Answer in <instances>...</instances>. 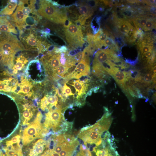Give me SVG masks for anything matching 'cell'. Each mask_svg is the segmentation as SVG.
<instances>
[{
  "label": "cell",
  "mask_w": 156,
  "mask_h": 156,
  "mask_svg": "<svg viewBox=\"0 0 156 156\" xmlns=\"http://www.w3.org/2000/svg\"><path fill=\"white\" fill-rule=\"evenodd\" d=\"M33 28L19 30L20 42L24 49L37 51L41 53L44 49L43 44Z\"/></svg>",
  "instance_id": "obj_3"
},
{
  "label": "cell",
  "mask_w": 156,
  "mask_h": 156,
  "mask_svg": "<svg viewBox=\"0 0 156 156\" xmlns=\"http://www.w3.org/2000/svg\"><path fill=\"white\" fill-rule=\"evenodd\" d=\"M78 11L80 16L77 22L82 25L84 24L86 19L92 15L93 10L88 5L83 4L79 7Z\"/></svg>",
  "instance_id": "obj_14"
},
{
  "label": "cell",
  "mask_w": 156,
  "mask_h": 156,
  "mask_svg": "<svg viewBox=\"0 0 156 156\" xmlns=\"http://www.w3.org/2000/svg\"><path fill=\"white\" fill-rule=\"evenodd\" d=\"M68 70V68L65 66L60 65L53 72L52 75L53 76L55 74L62 77H66Z\"/></svg>",
  "instance_id": "obj_24"
},
{
  "label": "cell",
  "mask_w": 156,
  "mask_h": 156,
  "mask_svg": "<svg viewBox=\"0 0 156 156\" xmlns=\"http://www.w3.org/2000/svg\"><path fill=\"white\" fill-rule=\"evenodd\" d=\"M115 55L113 51L111 50L105 49L99 50L95 54L93 64L105 62L112 59Z\"/></svg>",
  "instance_id": "obj_11"
},
{
  "label": "cell",
  "mask_w": 156,
  "mask_h": 156,
  "mask_svg": "<svg viewBox=\"0 0 156 156\" xmlns=\"http://www.w3.org/2000/svg\"><path fill=\"white\" fill-rule=\"evenodd\" d=\"M148 19L146 18H137L135 20V24L142 28H144L146 23Z\"/></svg>",
  "instance_id": "obj_28"
},
{
  "label": "cell",
  "mask_w": 156,
  "mask_h": 156,
  "mask_svg": "<svg viewBox=\"0 0 156 156\" xmlns=\"http://www.w3.org/2000/svg\"><path fill=\"white\" fill-rule=\"evenodd\" d=\"M90 69L89 57L82 56L81 60L74 70L66 77V79L68 80L73 78L78 79L83 76L87 75L90 73Z\"/></svg>",
  "instance_id": "obj_8"
},
{
  "label": "cell",
  "mask_w": 156,
  "mask_h": 156,
  "mask_svg": "<svg viewBox=\"0 0 156 156\" xmlns=\"http://www.w3.org/2000/svg\"><path fill=\"white\" fill-rule=\"evenodd\" d=\"M46 116L44 123L45 127L55 129L60 126L62 118L61 109H56L50 111Z\"/></svg>",
  "instance_id": "obj_9"
},
{
  "label": "cell",
  "mask_w": 156,
  "mask_h": 156,
  "mask_svg": "<svg viewBox=\"0 0 156 156\" xmlns=\"http://www.w3.org/2000/svg\"><path fill=\"white\" fill-rule=\"evenodd\" d=\"M25 72L27 77L35 83L41 82L44 75L43 68L38 60H33L29 62Z\"/></svg>",
  "instance_id": "obj_7"
},
{
  "label": "cell",
  "mask_w": 156,
  "mask_h": 156,
  "mask_svg": "<svg viewBox=\"0 0 156 156\" xmlns=\"http://www.w3.org/2000/svg\"><path fill=\"white\" fill-rule=\"evenodd\" d=\"M114 42L113 40L111 38L108 37L105 41L103 46L105 47L111 46L114 45Z\"/></svg>",
  "instance_id": "obj_34"
},
{
  "label": "cell",
  "mask_w": 156,
  "mask_h": 156,
  "mask_svg": "<svg viewBox=\"0 0 156 156\" xmlns=\"http://www.w3.org/2000/svg\"><path fill=\"white\" fill-rule=\"evenodd\" d=\"M118 26L120 32L125 35L129 34L133 29L129 22L126 20H119L118 22Z\"/></svg>",
  "instance_id": "obj_20"
},
{
  "label": "cell",
  "mask_w": 156,
  "mask_h": 156,
  "mask_svg": "<svg viewBox=\"0 0 156 156\" xmlns=\"http://www.w3.org/2000/svg\"><path fill=\"white\" fill-rule=\"evenodd\" d=\"M47 96H45L41 100L40 103L41 108L43 110H44L47 107Z\"/></svg>",
  "instance_id": "obj_32"
},
{
  "label": "cell",
  "mask_w": 156,
  "mask_h": 156,
  "mask_svg": "<svg viewBox=\"0 0 156 156\" xmlns=\"http://www.w3.org/2000/svg\"><path fill=\"white\" fill-rule=\"evenodd\" d=\"M103 143L102 148H98L95 147L93 148V151L95 152L97 156H119L117 152L111 145V141L107 146L105 145V143L103 142Z\"/></svg>",
  "instance_id": "obj_12"
},
{
  "label": "cell",
  "mask_w": 156,
  "mask_h": 156,
  "mask_svg": "<svg viewBox=\"0 0 156 156\" xmlns=\"http://www.w3.org/2000/svg\"><path fill=\"white\" fill-rule=\"evenodd\" d=\"M108 34L105 31L100 29L93 37V40L96 47L99 48L103 46L105 41L108 37Z\"/></svg>",
  "instance_id": "obj_16"
},
{
  "label": "cell",
  "mask_w": 156,
  "mask_h": 156,
  "mask_svg": "<svg viewBox=\"0 0 156 156\" xmlns=\"http://www.w3.org/2000/svg\"><path fill=\"white\" fill-rule=\"evenodd\" d=\"M47 106L50 104H51L50 106H57V104L58 99L56 95V94L54 96L51 95L48 96H47Z\"/></svg>",
  "instance_id": "obj_25"
},
{
  "label": "cell",
  "mask_w": 156,
  "mask_h": 156,
  "mask_svg": "<svg viewBox=\"0 0 156 156\" xmlns=\"http://www.w3.org/2000/svg\"><path fill=\"white\" fill-rule=\"evenodd\" d=\"M15 61V64L13 68V73L14 74H16L18 71L21 70L23 68L28 62L27 58L22 54L18 56Z\"/></svg>",
  "instance_id": "obj_18"
},
{
  "label": "cell",
  "mask_w": 156,
  "mask_h": 156,
  "mask_svg": "<svg viewBox=\"0 0 156 156\" xmlns=\"http://www.w3.org/2000/svg\"><path fill=\"white\" fill-rule=\"evenodd\" d=\"M12 23L19 30L23 29L25 25V19L23 12V5L21 0L19 1L18 7L14 13L10 17Z\"/></svg>",
  "instance_id": "obj_10"
},
{
  "label": "cell",
  "mask_w": 156,
  "mask_h": 156,
  "mask_svg": "<svg viewBox=\"0 0 156 156\" xmlns=\"http://www.w3.org/2000/svg\"><path fill=\"white\" fill-rule=\"evenodd\" d=\"M42 117L41 112H38L36 120L25 129L23 137V142L24 145L30 143L40 136L38 132L41 129L40 121Z\"/></svg>",
  "instance_id": "obj_5"
},
{
  "label": "cell",
  "mask_w": 156,
  "mask_h": 156,
  "mask_svg": "<svg viewBox=\"0 0 156 156\" xmlns=\"http://www.w3.org/2000/svg\"><path fill=\"white\" fill-rule=\"evenodd\" d=\"M13 156H22V153L21 149L16 151Z\"/></svg>",
  "instance_id": "obj_37"
},
{
  "label": "cell",
  "mask_w": 156,
  "mask_h": 156,
  "mask_svg": "<svg viewBox=\"0 0 156 156\" xmlns=\"http://www.w3.org/2000/svg\"><path fill=\"white\" fill-rule=\"evenodd\" d=\"M98 124L96 123L87 129L81 131L78 136L86 146L88 144H94L96 146L102 143V135L103 132Z\"/></svg>",
  "instance_id": "obj_4"
},
{
  "label": "cell",
  "mask_w": 156,
  "mask_h": 156,
  "mask_svg": "<svg viewBox=\"0 0 156 156\" xmlns=\"http://www.w3.org/2000/svg\"><path fill=\"white\" fill-rule=\"evenodd\" d=\"M65 33L66 40L70 45L76 47L82 46L84 41L80 27L71 24L68 27L65 28Z\"/></svg>",
  "instance_id": "obj_6"
},
{
  "label": "cell",
  "mask_w": 156,
  "mask_h": 156,
  "mask_svg": "<svg viewBox=\"0 0 156 156\" xmlns=\"http://www.w3.org/2000/svg\"><path fill=\"white\" fill-rule=\"evenodd\" d=\"M128 73L119 70L116 72L113 77L116 82L124 89L125 83L127 78Z\"/></svg>",
  "instance_id": "obj_21"
},
{
  "label": "cell",
  "mask_w": 156,
  "mask_h": 156,
  "mask_svg": "<svg viewBox=\"0 0 156 156\" xmlns=\"http://www.w3.org/2000/svg\"><path fill=\"white\" fill-rule=\"evenodd\" d=\"M80 151L76 155V156H87L86 149L83 147L82 145L80 147Z\"/></svg>",
  "instance_id": "obj_35"
},
{
  "label": "cell",
  "mask_w": 156,
  "mask_h": 156,
  "mask_svg": "<svg viewBox=\"0 0 156 156\" xmlns=\"http://www.w3.org/2000/svg\"><path fill=\"white\" fill-rule=\"evenodd\" d=\"M9 18L7 16H0V32H5L17 34L18 32Z\"/></svg>",
  "instance_id": "obj_13"
},
{
  "label": "cell",
  "mask_w": 156,
  "mask_h": 156,
  "mask_svg": "<svg viewBox=\"0 0 156 156\" xmlns=\"http://www.w3.org/2000/svg\"><path fill=\"white\" fill-rule=\"evenodd\" d=\"M20 84L21 85V88L19 93L20 94H27L30 92L33 87L31 83L27 79Z\"/></svg>",
  "instance_id": "obj_23"
},
{
  "label": "cell",
  "mask_w": 156,
  "mask_h": 156,
  "mask_svg": "<svg viewBox=\"0 0 156 156\" xmlns=\"http://www.w3.org/2000/svg\"><path fill=\"white\" fill-rule=\"evenodd\" d=\"M154 24V22L153 20L148 19L146 25L143 29L145 31L149 30L153 28Z\"/></svg>",
  "instance_id": "obj_31"
},
{
  "label": "cell",
  "mask_w": 156,
  "mask_h": 156,
  "mask_svg": "<svg viewBox=\"0 0 156 156\" xmlns=\"http://www.w3.org/2000/svg\"><path fill=\"white\" fill-rule=\"evenodd\" d=\"M154 54V53H153V51L151 50L143 55V57L145 59L148 60V61L149 62L151 60L152 57Z\"/></svg>",
  "instance_id": "obj_33"
},
{
  "label": "cell",
  "mask_w": 156,
  "mask_h": 156,
  "mask_svg": "<svg viewBox=\"0 0 156 156\" xmlns=\"http://www.w3.org/2000/svg\"><path fill=\"white\" fill-rule=\"evenodd\" d=\"M155 78V77H153V73H148L144 75L143 81L145 84L148 85Z\"/></svg>",
  "instance_id": "obj_26"
},
{
  "label": "cell",
  "mask_w": 156,
  "mask_h": 156,
  "mask_svg": "<svg viewBox=\"0 0 156 156\" xmlns=\"http://www.w3.org/2000/svg\"><path fill=\"white\" fill-rule=\"evenodd\" d=\"M23 113V116L25 120L28 121L31 118L33 114L32 112L29 109H27V108L25 107Z\"/></svg>",
  "instance_id": "obj_30"
},
{
  "label": "cell",
  "mask_w": 156,
  "mask_h": 156,
  "mask_svg": "<svg viewBox=\"0 0 156 156\" xmlns=\"http://www.w3.org/2000/svg\"><path fill=\"white\" fill-rule=\"evenodd\" d=\"M138 97L140 98H143V95L140 94L138 95Z\"/></svg>",
  "instance_id": "obj_39"
},
{
  "label": "cell",
  "mask_w": 156,
  "mask_h": 156,
  "mask_svg": "<svg viewBox=\"0 0 156 156\" xmlns=\"http://www.w3.org/2000/svg\"><path fill=\"white\" fill-rule=\"evenodd\" d=\"M62 92L63 95L66 97L68 95L70 96L74 95L70 88L65 83H64V87L62 89Z\"/></svg>",
  "instance_id": "obj_27"
},
{
  "label": "cell",
  "mask_w": 156,
  "mask_h": 156,
  "mask_svg": "<svg viewBox=\"0 0 156 156\" xmlns=\"http://www.w3.org/2000/svg\"><path fill=\"white\" fill-rule=\"evenodd\" d=\"M152 47L150 45L146 44L145 43H142L140 47L142 54L143 55L145 53L152 50Z\"/></svg>",
  "instance_id": "obj_29"
},
{
  "label": "cell",
  "mask_w": 156,
  "mask_h": 156,
  "mask_svg": "<svg viewBox=\"0 0 156 156\" xmlns=\"http://www.w3.org/2000/svg\"><path fill=\"white\" fill-rule=\"evenodd\" d=\"M24 49L16 36L11 33L0 32V52L3 55L5 65L12 67L15 54Z\"/></svg>",
  "instance_id": "obj_1"
},
{
  "label": "cell",
  "mask_w": 156,
  "mask_h": 156,
  "mask_svg": "<svg viewBox=\"0 0 156 156\" xmlns=\"http://www.w3.org/2000/svg\"><path fill=\"white\" fill-rule=\"evenodd\" d=\"M38 12L50 21L56 23H64L67 17L53 5L49 1L40 0L39 3Z\"/></svg>",
  "instance_id": "obj_2"
},
{
  "label": "cell",
  "mask_w": 156,
  "mask_h": 156,
  "mask_svg": "<svg viewBox=\"0 0 156 156\" xmlns=\"http://www.w3.org/2000/svg\"><path fill=\"white\" fill-rule=\"evenodd\" d=\"M12 78L0 81V91L9 92H11L13 87L11 83Z\"/></svg>",
  "instance_id": "obj_22"
},
{
  "label": "cell",
  "mask_w": 156,
  "mask_h": 156,
  "mask_svg": "<svg viewBox=\"0 0 156 156\" xmlns=\"http://www.w3.org/2000/svg\"><path fill=\"white\" fill-rule=\"evenodd\" d=\"M93 90V88L91 89L87 93V95H86V97L87 96H90L92 94Z\"/></svg>",
  "instance_id": "obj_38"
},
{
  "label": "cell",
  "mask_w": 156,
  "mask_h": 156,
  "mask_svg": "<svg viewBox=\"0 0 156 156\" xmlns=\"http://www.w3.org/2000/svg\"><path fill=\"white\" fill-rule=\"evenodd\" d=\"M21 136L18 135L13 137L11 139V142L12 144L17 143L19 144L20 142V138Z\"/></svg>",
  "instance_id": "obj_36"
},
{
  "label": "cell",
  "mask_w": 156,
  "mask_h": 156,
  "mask_svg": "<svg viewBox=\"0 0 156 156\" xmlns=\"http://www.w3.org/2000/svg\"><path fill=\"white\" fill-rule=\"evenodd\" d=\"M46 145L45 142L42 139L38 140L33 146L30 153V156H38L44 151Z\"/></svg>",
  "instance_id": "obj_17"
},
{
  "label": "cell",
  "mask_w": 156,
  "mask_h": 156,
  "mask_svg": "<svg viewBox=\"0 0 156 156\" xmlns=\"http://www.w3.org/2000/svg\"><path fill=\"white\" fill-rule=\"evenodd\" d=\"M68 83L74 87L76 94L80 96L85 94L88 86V84L85 85L82 81L79 80L72 81Z\"/></svg>",
  "instance_id": "obj_15"
},
{
  "label": "cell",
  "mask_w": 156,
  "mask_h": 156,
  "mask_svg": "<svg viewBox=\"0 0 156 156\" xmlns=\"http://www.w3.org/2000/svg\"><path fill=\"white\" fill-rule=\"evenodd\" d=\"M17 0H10L7 5L0 11V15L12 14L17 5Z\"/></svg>",
  "instance_id": "obj_19"
}]
</instances>
